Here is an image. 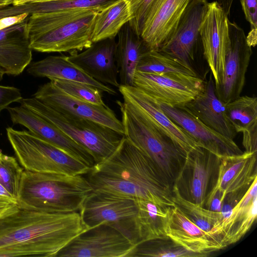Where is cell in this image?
Segmentation results:
<instances>
[{"mask_svg": "<svg viewBox=\"0 0 257 257\" xmlns=\"http://www.w3.org/2000/svg\"><path fill=\"white\" fill-rule=\"evenodd\" d=\"M23 98L21 91L13 86L0 85V113L13 102H19Z\"/></svg>", "mask_w": 257, "mask_h": 257, "instance_id": "obj_40", "label": "cell"}, {"mask_svg": "<svg viewBox=\"0 0 257 257\" xmlns=\"http://www.w3.org/2000/svg\"><path fill=\"white\" fill-rule=\"evenodd\" d=\"M6 131L8 140L24 170L78 176L85 175L90 169L29 131L8 127Z\"/></svg>", "mask_w": 257, "mask_h": 257, "instance_id": "obj_6", "label": "cell"}, {"mask_svg": "<svg viewBox=\"0 0 257 257\" xmlns=\"http://www.w3.org/2000/svg\"><path fill=\"white\" fill-rule=\"evenodd\" d=\"M204 257L206 255L187 250L168 237L137 243L130 257Z\"/></svg>", "mask_w": 257, "mask_h": 257, "instance_id": "obj_32", "label": "cell"}, {"mask_svg": "<svg viewBox=\"0 0 257 257\" xmlns=\"http://www.w3.org/2000/svg\"><path fill=\"white\" fill-rule=\"evenodd\" d=\"M34 10L33 3L21 5H14L12 4L9 5L0 7V19L23 13H29L31 15L34 13Z\"/></svg>", "mask_w": 257, "mask_h": 257, "instance_id": "obj_41", "label": "cell"}, {"mask_svg": "<svg viewBox=\"0 0 257 257\" xmlns=\"http://www.w3.org/2000/svg\"><path fill=\"white\" fill-rule=\"evenodd\" d=\"M33 97L57 111L91 120L124 135L121 121L108 106L79 100L65 93L51 81L40 86Z\"/></svg>", "mask_w": 257, "mask_h": 257, "instance_id": "obj_14", "label": "cell"}, {"mask_svg": "<svg viewBox=\"0 0 257 257\" xmlns=\"http://www.w3.org/2000/svg\"><path fill=\"white\" fill-rule=\"evenodd\" d=\"M5 72L4 70L0 67V80H2L3 78V76L5 75Z\"/></svg>", "mask_w": 257, "mask_h": 257, "instance_id": "obj_48", "label": "cell"}, {"mask_svg": "<svg viewBox=\"0 0 257 257\" xmlns=\"http://www.w3.org/2000/svg\"><path fill=\"white\" fill-rule=\"evenodd\" d=\"M93 189L84 175L24 170L17 199L19 208L51 213L79 211Z\"/></svg>", "mask_w": 257, "mask_h": 257, "instance_id": "obj_3", "label": "cell"}, {"mask_svg": "<svg viewBox=\"0 0 257 257\" xmlns=\"http://www.w3.org/2000/svg\"><path fill=\"white\" fill-rule=\"evenodd\" d=\"M7 110L14 124L24 126L34 135L76 159L90 168L95 164L93 156L85 148L37 113L21 105L13 107L9 106Z\"/></svg>", "mask_w": 257, "mask_h": 257, "instance_id": "obj_16", "label": "cell"}, {"mask_svg": "<svg viewBox=\"0 0 257 257\" xmlns=\"http://www.w3.org/2000/svg\"><path fill=\"white\" fill-rule=\"evenodd\" d=\"M19 102L85 148L93 156L95 164L111 155L124 136L91 120L57 111L34 97L22 98Z\"/></svg>", "mask_w": 257, "mask_h": 257, "instance_id": "obj_5", "label": "cell"}, {"mask_svg": "<svg viewBox=\"0 0 257 257\" xmlns=\"http://www.w3.org/2000/svg\"><path fill=\"white\" fill-rule=\"evenodd\" d=\"M29 13H23L13 16H9L0 19V30L19 23L30 16Z\"/></svg>", "mask_w": 257, "mask_h": 257, "instance_id": "obj_42", "label": "cell"}, {"mask_svg": "<svg viewBox=\"0 0 257 257\" xmlns=\"http://www.w3.org/2000/svg\"><path fill=\"white\" fill-rule=\"evenodd\" d=\"M118 0H59L34 2V13H43L74 9L101 10Z\"/></svg>", "mask_w": 257, "mask_h": 257, "instance_id": "obj_35", "label": "cell"}, {"mask_svg": "<svg viewBox=\"0 0 257 257\" xmlns=\"http://www.w3.org/2000/svg\"><path fill=\"white\" fill-rule=\"evenodd\" d=\"M99 11L88 9L76 18L29 38L31 49L44 53H68L70 55L86 49L93 43L91 34L94 21Z\"/></svg>", "mask_w": 257, "mask_h": 257, "instance_id": "obj_10", "label": "cell"}, {"mask_svg": "<svg viewBox=\"0 0 257 257\" xmlns=\"http://www.w3.org/2000/svg\"><path fill=\"white\" fill-rule=\"evenodd\" d=\"M220 158L201 147L187 154L172 189L184 199L204 207L215 183Z\"/></svg>", "mask_w": 257, "mask_h": 257, "instance_id": "obj_8", "label": "cell"}, {"mask_svg": "<svg viewBox=\"0 0 257 257\" xmlns=\"http://www.w3.org/2000/svg\"><path fill=\"white\" fill-rule=\"evenodd\" d=\"M86 229L79 213L19 208L0 217V257H56Z\"/></svg>", "mask_w": 257, "mask_h": 257, "instance_id": "obj_2", "label": "cell"}, {"mask_svg": "<svg viewBox=\"0 0 257 257\" xmlns=\"http://www.w3.org/2000/svg\"><path fill=\"white\" fill-rule=\"evenodd\" d=\"M160 104L167 115L188 133L199 147L219 158L243 153L233 140L221 135L206 125L184 106H171Z\"/></svg>", "mask_w": 257, "mask_h": 257, "instance_id": "obj_18", "label": "cell"}, {"mask_svg": "<svg viewBox=\"0 0 257 257\" xmlns=\"http://www.w3.org/2000/svg\"><path fill=\"white\" fill-rule=\"evenodd\" d=\"M0 199L17 204V199L0 184Z\"/></svg>", "mask_w": 257, "mask_h": 257, "instance_id": "obj_44", "label": "cell"}, {"mask_svg": "<svg viewBox=\"0 0 257 257\" xmlns=\"http://www.w3.org/2000/svg\"><path fill=\"white\" fill-rule=\"evenodd\" d=\"M13 1H14V0H13Z\"/></svg>", "mask_w": 257, "mask_h": 257, "instance_id": "obj_51", "label": "cell"}, {"mask_svg": "<svg viewBox=\"0 0 257 257\" xmlns=\"http://www.w3.org/2000/svg\"><path fill=\"white\" fill-rule=\"evenodd\" d=\"M136 200L137 213L134 220V227L137 243L168 237L165 226L171 207L160 205L142 199Z\"/></svg>", "mask_w": 257, "mask_h": 257, "instance_id": "obj_29", "label": "cell"}, {"mask_svg": "<svg viewBox=\"0 0 257 257\" xmlns=\"http://www.w3.org/2000/svg\"><path fill=\"white\" fill-rule=\"evenodd\" d=\"M228 17L216 1L206 3L199 33L215 87L223 75L229 42Z\"/></svg>", "mask_w": 257, "mask_h": 257, "instance_id": "obj_11", "label": "cell"}, {"mask_svg": "<svg viewBox=\"0 0 257 257\" xmlns=\"http://www.w3.org/2000/svg\"><path fill=\"white\" fill-rule=\"evenodd\" d=\"M165 232L168 237L191 252L207 256L223 248L217 236L198 227L176 205L169 209Z\"/></svg>", "mask_w": 257, "mask_h": 257, "instance_id": "obj_20", "label": "cell"}, {"mask_svg": "<svg viewBox=\"0 0 257 257\" xmlns=\"http://www.w3.org/2000/svg\"><path fill=\"white\" fill-rule=\"evenodd\" d=\"M191 0H153L140 37L148 50H159L174 35Z\"/></svg>", "mask_w": 257, "mask_h": 257, "instance_id": "obj_15", "label": "cell"}, {"mask_svg": "<svg viewBox=\"0 0 257 257\" xmlns=\"http://www.w3.org/2000/svg\"><path fill=\"white\" fill-rule=\"evenodd\" d=\"M118 88L123 100L134 105L156 129L186 154L200 147L188 133L167 115L160 104L153 98L134 86L120 85Z\"/></svg>", "mask_w": 257, "mask_h": 257, "instance_id": "obj_17", "label": "cell"}, {"mask_svg": "<svg viewBox=\"0 0 257 257\" xmlns=\"http://www.w3.org/2000/svg\"><path fill=\"white\" fill-rule=\"evenodd\" d=\"M115 38L93 42L82 52L67 56V59L95 80L118 87Z\"/></svg>", "mask_w": 257, "mask_h": 257, "instance_id": "obj_19", "label": "cell"}, {"mask_svg": "<svg viewBox=\"0 0 257 257\" xmlns=\"http://www.w3.org/2000/svg\"><path fill=\"white\" fill-rule=\"evenodd\" d=\"M124 137L147 155L173 186L186 154L156 129L132 103L116 100Z\"/></svg>", "mask_w": 257, "mask_h": 257, "instance_id": "obj_4", "label": "cell"}, {"mask_svg": "<svg viewBox=\"0 0 257 257\" xmlns=\"http://www.w3.org/2000/svg\"><path fill=\"white\" fill-rule=\"evenodd\" d=\"M229 42L222 79L215 87L218 97L224 103L240 96L252 54L243 30L235 22H228Z\"/></svg>", "mask_w": 257, "mask_h": 257, "instance_id": "obj_13", "label": "cell"}, {"mask_svg": "<svg viewBox=\"0 0 257 257\" xmlns=\"http://www.w3.org/2000/svg\"><path fill=\"white\" fill-rule=\"evenodd\" d=\"M204 82L198 76L181 74H157L136 71L134 86L159 103L183 106L203 89Z\"/></svg>", "mask_w": 257, "mask_h": 257, "instance_id": "obj_12", "label": "cell"}, {"mask_svg": "<svg viewBox=\"0 0 257 257\" xmlns=\"http://www.w3.org/2000/svg\"><path fill=\"white\" fill-rule=\"evenodd\" d=\"M227 117L237 133L242 134L245 152H257V98L240 96L225 103Z\"/></svg>", "mask_w": 257, "mask_h": 257, "instance_id": "obj_27", "label": "cell"}, {"mask_svg": "<svg viewBox=\"0 0 257 257\" xmlns=\"http://www.w3.org/2000/svg\"><path fill=\"white\" fill-rule=\"evenodd\" d=\"M183 106L204 124L221 135L233 140L237 134L226 113L225 103L216 94L211 73L203 89Z\"/></svg>", "mask_w": 257, "mask_h": 257, "instance_id": "obj_24", "label": "cell"}, {"mask_svg": "<svg viewBox=\"0 0 257 257\" xmlns=\"http://www.w3.org/2000/svg\"><path fill=\"white\" fill-rule=\"evenodd\" d=\"M79 211L86 229L107 223L120 230L136 244L134 227L137 213L136 199L92 190Z\"/></svg>", "mask_w": 257, "mask_h": 257, "instance_id": "obj_7", "label": "cell"}, {"mask_svg": "<svg viewBox=\"0 0 257 257\" xmlns=\"http://www.w3.org/2000/svg\"><path fill=\"white\" fill-rule=\"evenodd\" d=\"M13 2V0H0V7L11 5Z\"/></svg>", "mask_w": 257, "mask_h": 257, "instance_id": "obj_47", "label": "cell"}, {"mask_svg": "<svg viewBox=\"0 0 257 257\" xmlns=\"http://www.w3.org/2000/svg\"><path fill=\"white\" fill-rule=\"evenodd\" d=\"M24 170L14 157L0 151V184L16 199Z\"/></svg>", "mask_w": 257, "mask_h": 257, "instance_id": "obj_36", "label": "cell"}, {"mask_svg": "<svg viewBox=\"0 0 257 257\" xmlns=\"http://www.w3.org/2000/svg\"><path fill=\"white\" fill-rule=\"evenodd\" d=\"M128 4L132 15L128 22L134 31L140 36L146 14L153 0H125Z\"/></svg>", "mask_w": 257, "mask_h": 257, "instance_id": "obj_38", "label": "cell"}, {"mask_svg": "<svg viewBox=\"0 0 257 257\" xmlns=\"http://www.w3.org/2000/svg\"><path fill=\"white\" fill-rule=\"evenodd\" d=\"M27 72L38 77H46L50 80L65 79L81 82L93 86L103 92L115 95L116 92L111 87L102 84L87 75L69 61L67 56H49L29 65Z\"/></svg>", "mask_w": 257, "mask_h": 257, "instance_id": "obj_26", "label": "cell"}, {"mask_svg": "<svg viewBox=\"0 0 257 257\" xmlns=\"http://www.w3.org/2000/svg\"><path fill=\"white\" fill-rule=\"evenodd\" d=\"M246 20L250 25V31L246 36L248 44L254 47L256 44L257 0H239Z\"/></svg>", "mask_w": 257, "mask_h": 257, "instance_id": "obj_37", "label": "cell"}, {"mask_svg": "<svg viewBox=\"0 0 257 257\" xmlns=\"http://www.w3.org/2000/svg\"><path fill=\"white\" fill-rule=\"evenodd\" d=\"M17 207L16 203L0 199V217L12 211Z\"/></svg>", "mask_w": 257, "mask_h": 257, "instance_id": "obj_43", "label": "cell"}, {"mask_svg": "<svg viewBox=\"0 0 257 257\" xmlns=\"http://www.w3.org/2000/svg\"><path fill=\"white\" fill-rule=\"evenodd\" d=\"M29 17L0 30V67L5 74L19 75L31 62L32 49L28 32Z\"/></svg>", "mask_w": 257, "mask_h": 257, "instance_id": "obj_23", "label": "cell"}, {"mask_svg": "<svg viewBox=\"0 0 257 257\" xmlns=\"http://www.w3.org/2000/svg\"><path fill=\"white\" fill-rule=\"evenodd\" d=\"M135 246L120 230L103 223L79 234L56 257H130Z\"/></svg>", "mask_w": 257, "mask_h": 257, "instance_id": "obj_9", "label": "cell"}, {"mask_svg": "<svg viewBox=\"0 0 257 257\" xmlns=\"http://www.w3.org/2000/svg\"><path fill=\"white\" fill-rule=\"evenodd\" d=\"M200 1H202V2H206V0H200Z\"/></svg>", "mask_w": 257, "mask_h": 257, "instance_id": "obj_50", "label": "cell"}, {"mask_svg": "<svg viewBox=\"0 0 257 257\" xmlns=\"http://www.w3.org/2000/svg\"><path fill=\"white\" fill-rule=\"evenodd\" d=\"M256 216L257 177L228 217L215 224L210 232L220 239L223 248L239 241L250 229Z\"/></svg>", "mask_w": 257, "mask_h": 257, "instance_id": "obj_21", "label": "cell"}, {"mask_svg": "<svg viewBox=\"0 0 257 257\" xmlns=\"http://www.w3.org/2000/svg\"><path fill=\"white\" fill-rule=\"evenodd\" d=\"M93 190L173 207L172 186L140 149L124 136L115 151L85 174Z\"/></svg>", "mask_w": 257, "mask_h": 257, "instance_id": "obj_1", "label": "cell"}, {"mask_svg": "<svg viewBox=\"0 0 257 257\" xmlns=\"http://www.w3.org/2000/svg\"><path fill=\"white\" fill-rule=\"evenodd\" d=\"M248 187H245L225 195L219 212L220 219L216 223L222 221L228 217L233 208L239 202Z\"/></svg>", "mask_w": 257, "mask_h": 257, "instance_id": "obj_39", "label": "cell"}, {"mask_svg": "<svg viewBox=\"0 0 257 257\" xmlns=\"http://www.w3.org/2000/svg\"><path fill=\"white\" fill-rule=\"evenodd\" d=\"M256 164V152H244L221 158L216 180L209 194L219 191L225 196L249 187L257 177Z\"/></svg>", "mask_w": 257, "mask_h": 257, "instance_id": "obj_25", "label": "cell"}, {"mask_svg": "<svg viewBox=\"0 0 257 257\" xmlns=\"http://www.w3.org/2000/svg\"><path fill=\"white\" fill-rule=\"evenodd\" d=\"M207 2L191 0L173 37L159 50L188 65L199 37V27Z\"/></svg>", "mask_w": 257, "mask_h": 257, "instance_id": "obj_22", "label": "cell"}, {"mask_svg": "<svg viewBox=\"0 0 257 257\" xmlns=\"http://www.w3.org/2000/svg\"><path fill=\"white\" fill-rule=\"evenodd\" d=\"M59 1V0H39L37 2H40V1Z\"/></svg>", "mask_w": 257, "mask_h": 257, "instance_id": "obj_49", "label": "cell"}, {"mask_svg": "<svg viewBox=\"0 0 257 257\" xmlns=\"http://www.w3.org/2000/svg\"><path fill=\"white\" fill-rule=\"evenodd\" d=\"M117 36L115 56L119 84L133 86L140 59L143 53L148 50L140 36L134 31L129 22L121 28Z\"/></svg>", "mask_w": 257, "mask_h": 257, "instance_id": "obj_28", "label": "cell"}, {"mask_svg": "<svg viewBox=\"0 0 257 257\" xmlns=\"http://www.w3.org/2000/svg\"><path fill=\"white\" fill-rule=\"evenodd\" d=\"M131 19L130 7L125 0H118L98 11L93 23L92 42L115 38L121 28Z\"/></svg>", "mask_w": 257, "mask_h": 257, "instance_id": "obj_30", "label": "cell"}, {"mask_svg": "<svg viewBox=\"0 0 257 257\" xmlns=\"http://www.w3.org/2000/svg\"><path fill=\"white\" fill-rule=\"evenodd\" d=\"M172 192L175 205L186 217L202 230L209 232L219 220V212L211 211L184 199L174 189H172Z\"/></svg>", "mask_w": 257, "mask_h": 257, "instance_id": "obj_33", "label": "cell"}, {"mask_svg": "<svg viewBox=\"0 0 257 257\" xmlns=\"http://www.w3.org/2000/svg\"><path fill=\"white\" fill-rule=\"evenodd\" d=\"M216 1L221 6L225 13L229 16L233 0H216Z\"/></svg>", "mask_w": 257, "mask_h": 257, "instance_id": "obj_45", "label": "cell"}, {"mask_svg": "<svg viewBox=\"0 0 257 257\" xmlns=\"http://www.w3.org/2000/svg\"><path fill=\"white\" fill-rule=\"evenodd\" d=\"M50 80L65 93L79 100L94 105H106L103 100V92L96 87L81 82L65 79Z\"/></svg>", "mask_w": 257, "mask_h": 257, "instance_id": "obj_34", "label": "cell"}, {"mask_svg": "<svg viewBox=\"0 0 257 257\" xmlns=\"http://www.w3.org/2000/svg\"><path fill=\"white\" fill-rule=\"evenodd\" d=\"M39 0H14L13 4L14 5H21L29 3L36 2Z\"/></svg>", "mask_w": 257, "mask_h": 257, "instance_id": "obj_46", "label": "cell"}, {"mask_svg": "<svg viewBox=\"0 0 257 257\" xmlns=\"http://www.w3.org/2000/svg\"><path fill=\"white\" fill-rule=\"evenodd\" d=\"M136 71L157 74L198 76L191 66L160 50H147L142 55Z\"/></svg>", "mask_w": 257, "mask_h": 257, "instance_id": "obj_31", "label": "cell"}]
</instances>
